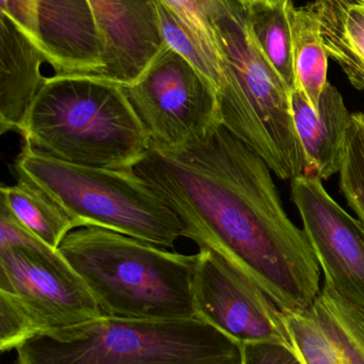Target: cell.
Segmentation results:
<instances>
[{
    "mask_svg": "<svg viewBox=\"0 0 364 364\" xmlns=\"http://www.w3.org/2000/svg\"><path fill=\"white\" fill-rule=\"evenodd\" d=\"M134 172L177 214L184 237L244 272L281 311L312 305L322 269L307 235L266 162L222 124L189 146L150 147Z\"/></svg>",
    "mask_w": 364,
    "mask_h": 364,
    "instance_id": "1",
    "label": "cell"
},
{
    "mask_svg": "<svg viewBox=\"0 0 364 364\" xmlns=\"http://www.w3.org/2000/svg\"><path fill=\"white\" fill-rule=\"evenodd\" d=\"M59 252L83 278L104 316L160 322L197 318V255L170 252L98 227L75 229Z\"/></svg>",
    "mask_w": 364,
    "mask_h": 364,
    "instance_id": "2",
    "label": "cell"
},
{
    "mask_svg": "<svg viewBox=\"0 0 364 364\" xmlns=\"http://www.w3.org/2000/svg\"><path fill=\"white\" fill-rule=\"evenodd\" d=\"M19 134L49 157L109 170H134L151 146L122 85L98 76L45 79Z\"/></svg>",
    "mask_w": 364,
    "mask_h": 364,
    "instance_id": "3",
    "label": "cell"
},
{
    "mask_svg": "<svg viewBox=\"0 0 364 364\" xmlns=\"http://www.w3.org/2000/svg\"><path fill=\"white\" fill-rule=\"evenodd\" d=\"M215 33L224 77L217 93L220 124L282 181L305 174L291 90L256 44L241 0L216 19Z\"/></svg>",
    "mask_w": 364,
    "mask_h": 364,
    "instance_id": "4",
    "label": "cell"
},
{
    "mask_svg": "<svg viewBox=\"0 0 364 364\" xmlns=\"http://www.w3.org/2000/svg\"><path fill=\"white\" fill-rule=\"evenodd\" d=\"M241 344L203 321L130 320L103 316L36 336L15 364H237Z\"/></svg>",
    "mask_w": 364,
    "mask_h": 364,
    "instance_id": "5",
    "label": "cell"
},
{
    "mask_svg": "<svg viewBox=\"0 0 364 364\" xmlns=\"http://www.w3.org/2000/svg\"><path fill=\"white\" fill-rule=\"evenodd\" d=\"M19 178L36 184L80 227H98L165 248L184 237L181 220L134 170L76 166L23 142Z\"/></svg>",
    "mask_w": 364,
    "mask_h": 364,
    "instance_id": "6",
    "label": "cell"
},
{
    "mask_svg": "<svg viewBox=\"0 0 364 364\" xmlns=\"http://www.w3.org/2000/svg\"><path fill=\"white\" fill-rule=\"evenodd\" d=\"M104 316L59 250H0V350Z\"/></svg>",
    "mask_w": 364,
    "mask_h": 364,
    "instance_id": "7",
    "label": "cell"
},
{
    "mask_svg": "<svg viewBox=\"0 0 364 364\" xmlns=\"http://www.w3.org/2000/svg\"><path fill=\"white\" fill-rule=\"evenodd\" d=\"M122 89L149 136L150 147L189 146L220 124L213 83L168 46L136 82Z\"/></svg>",
    "mask_w": 364,
    "mask_h": 364,
    "instance_id": "8",
    "label": "cell"
},
{
    "mask_svg": "<svg viewBox=\"0 0 364 364\" xmlns=\"http://www.w3.org/2000/svg\"><path fill=\"white\" fill-rule=\"evenodd\" d=\"M194 301L198 320L241 346L251 342L291 346L275 301L244 272L207 248L197 254Z\"/></svg>",
    "mask_w": 364,
    "mask_h": 364,
    "instance_id": "9",
    "label": "cell"
},
{
    "mask_svg": "<svg viewBox=\"0 0 364 364\" xmlns=\"http://www.w3.org/2000/svg\"><path fill=\"white\" fill-rule=\"evenodd\" d=\"M292 198L325 284L364 309V227L331 195L322 179H292Z\"/></svg>",
    "mask_w": 364,
    "mask_h": 364,
    "instance_id": "10",
    "label": "cell"
},
{
    "mask_svg": "<svg viewBox=\"0 0 364 364\" xmlns=\"http://www.w3.org/2000/svg\"><path fill=\"white\" fill-rule=\"evenodd\" d=\"M103 43L100 77L130 85L136 82L167 45L156 0H89Z\"/></svg>",
    "mask_w": 364,
    "mask_h": 364,
    "instance_id": "11",
    "label": "cell"
},
{
    "mask_svg": "<svg viewBox=\"0 0 364 364\" xmlns=\"http://www.w3.org/2000/svg\"><path fill=\"white\" fill-rule=\"evenodd\" d=\"M282 316L303 364H364V309L328 284L307 309Z\"/></svg>",
    "mask_w": 364,
    "mask_h": 364,
    "instance_id": "12",
    "label": "cell"
},
{
    "mask_svg": "<svg viewBox=\"0 0 364 364\" xmlns=\"http://www.w3.org/2000/svg\"><path fill=\"white\" fill-rule=\"evenodd\" d=\"M36 25V46L55 75H102L103 43L89 0H38Z\"/></svg>",
    "mask_w": 364,
    "mask_h": 364,
    "instance_id": "13",
    "label": "cell"
},
{
    "mask_svg": "<svg viewBox=\"0 0 364 364\" xmlns=\"http://www.w3.org/2000/svg\"><path fill=\"white\" fill-rule=\"evenodd\" d=\"M291 109L305 155V175L322 181L331 178L341 168L352 119L341 93L327 83L316 109L303 92L295 87L291 91Z\"/></svg>",
    "mask_w": 364,
    "mask_h": 364,
    "instance_id": "14",
    "label": "cell"
},
{
    "mask_svg": "<svg viewBox=\"0 0 364 364\" xmlns=\"http://www.w3.org/2000/svg\"><path fill=\"white\" fill-rule=\"evenodd\" d=\"M46 58L4 14H0V129L21 134L28 112L45 82Z\"/></svg>",
    "mask_w": 364,
    "mask_h": 364,
    "instance_id": "15",
    "label": "cell"
},
{
    "mask_svg": "<svg viewBox=\"0 0 364 364\" xmlns=\"http://www.w3.org/2000/svg\"><path fill=\"white\" fill-rule=\"evenodd\" d=\"M308 6L318 19L328 57L355 89L364 91V0H316Z\"/></svg>",
    "mask_w": 364,
    "mask_h": 364,
    "instance_id": "16",
    "label": "cell"
},
{
    "mask_svg": "<svg viewBox=\"0 0 364 364\" xmlns=\"http://www.w3.org/2000/svg\"><path fill=\"white\" fill-rule=\"evenodd\" d=\"M1 203L27 230L55 250L68 233L79 228L74 220L44 191L19 178L13 186H2Z\"/></svg>",
    "mask_w": 364,
    "mask_h": 364,
    "instance_id": "17",
    "label": "cell"
},
{
    "mask_svg": "<svg viewBox=\"0 0 364 364\" xmlns=\"http://www.w3.org/2000/svg\"><path fill=\"white\" fill-rule=\"evenodd\" d=\"M291 2L292 0H249L245 8L256 44L292 91L296 78L292 28L288 17Z\"/></svg>",
    "mask_w": 364,
    "mask_h": 364,
    "instance_id": "18",
    "label": "cell"
},
{
    "mask_svg": "<svg viewBox=\"0 0 364 364\" xmlns=\"http://www.w3.org/2000/svg\"><path fill=\"white\" fill-rule=\"evenodd\" d=\"M288 17L292 28L295 87H299L310 104L318 109L321 95L329 82V57L323 44L320 25L309 6L295 8L293 1L288 6Z\"/></svg>",
    "mask_w": 364,
    "mask_h": 364,
    "instance_id": "19",
    "label": "cell"
},
{
    "mask_svg": "<svg viewBox=\"0 0 364 364\" xmlns=\"http://www.w3.org/2000/svg\"><path fill=\"white\" fill-rule=\"evenodd\" d=\"M157 4L158 16L165 43L169 48L187 60L207 80L219 91L224 85L222 64L214 58L197 40L185 23L160 0Z\"/></svg>",
    "mask_w": 364,
    "mask_h": 364,
    "instance_id": "20",
    "label": "cell"
},
{
    "mask_svg": "<svg viewBox=\"0 0 364 364\" xmlns=\"http://www.w3.org/2000/svg\"><path fill=\"white\" fill-rule=\"evenodd\" d=\"M339 175L340 191L364 227V112L352 113Z\"/></svg>",
    "mask_w": 364,
    "mask_h": 364,
    "instance_id": "21",
    "label": "cell"
},
{
    "mask_svg": "<svg viewBox=\"0 0 364 364\" xmlns=\"http://www.w3.org/2000/svg\"><path fill=\"white\" fill-rule=\"evenodd\" d=\"M192 32L201 45L222 62L215 21L234 0H160Z\"/></svg>",
    "mask_w": 364,
    "mask_h": 364,
    "instance_id": "22",
    "label": "cell"
},
{
    "mask_svg": "<svg viewBox=\"0 0 364 364\" xmlns=\"http://www.w3.org/2000/svg\"><path fill=\"white\" fill-rule=\"evenodd\" d=\"M241 364H303L292 346L277 342H251L241 346Z\"/></svg>",
    "mask_w": 364,
    "mask_h": 364,
    "instance_id": "23",
    "label": "cell"
},
{
    "mask_svg": "<svg viewBox=\"0 0 364 364\" xmlns=\"http://www.w3.org/2000/svg\"><path fill=\"white\" fill-rule=\"evenodd\" d=\"M8 247L31 248L34 250L53 248L32 235L16 220L6 205L0 203V250Z\"/></svg>",
    "mask_w": 364,
    "mask_h": 364,
    "instance_id": "24",
    "label": "cell"
},
{
    "mask_svg": "<svg viewBox=\"0 0 364 364\" xmlns=\"http://www.w3.org/2000/svg\"><path fill=\"white\" fill-rule=\"evenodd\" d=\"M38 0H1V14L8 16L34 44L38 33Z\"/></svg>",
    "mask_w": 364,
    "mask_h": 364,
    "instance_id": "25",
    "label": "cell"
},
{
    "mask_svg": "<svg viewBox=\"0 0 364 364\" xmlns=\"http://www.w3.org/2000/svg\"><path fill=\"white\" fill-rule=\"evenodd\" d=\"M241 1L243 2L244 6H245V4H247V2L249 1V0H241Z\"/></svg>",
    "mask_w": 364,
    "mask_h": 364,
    "instance_id": "26",
    "label": "cell"
},
{
    "mask_svg": "<svg viewBox=\"0 0 364 364\" xmlns=\"http://www.w3.org/2000/svg\"><path fill=\"white\" fill-rule=\"evenodd\" d=\"M269 1H274V0H269Z\"/></svg>",
    "mask_w": 364,
    "mask_h": 364,
    "instance_id": "27",
    "label": "cell"
},
{
    "mask_svg": "<svg viewBox=\"0 0 364 364\" xmlns=\"http://www.w3.org/2000/svg\"><path fill=\"white\" fill-rule=\"evenodd\" d=\"M237 364H241V363H237Z\"/></svg>",
    "mask_w": 364,
    "mask_h": 364,
    "instance_id": "28",
    "label": "cell"
}]
</instances>
